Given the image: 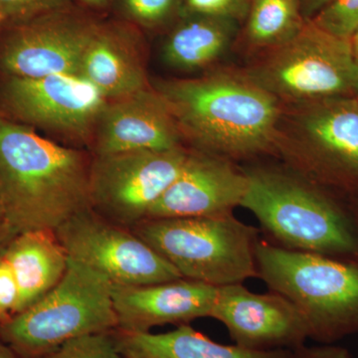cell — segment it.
<instances>
[{
    "mask_svg": "<svg viewBox=\"0 0 358 358\" xmlns=\"http://www.w3.org/2000/svg\"><path fill=\"white\" fill-rule=\"evenodd\" d=\"M182 141L192 150L235 162L275 155L282 103L243 71H212L196 79L160 81Z\"/></svg>",
    "mask_w": 358,
    "mask_h": 358,
    "instance_id": "cell-1",
    "label": "cell"
},
{
    "mask_svg": "<svg viewBox=\"0 0 358 358\" xmlns=\"http://www.w3.org/2000/svg\"><path fill=\"white\" fill-rule=\"evenodd\" d=\"M93 155L0 115V197L16 233L56 231L87 209Z\"/></svg>",
    "mask_w": 358,
    "mask_h": 358,
    "instance_id": "cell-2",
    "label": "cell"
},
{
    "mask_svg": "<svg viewBox=\"0 0 358 358\" xmlns=\"http://www.w3.org/2000/svg\"><path fill=\"white\" fill-rule=\"evenodd\" d=\"M240 207L251 212L267 241L293 251L358 258V223L348 201L293 169L254 164Z\"/></svg>",
    "mask_w": 358,
    "mask_h": 358,
    "instance_id": "cell-3",
    "label": "cell"
},
{
    "mask_svg": "<svg viewBox=\"0 0 358 358\" xmlns=\"http://www.w3.org/2000/svg\"><path fill=\"white\" fill-rule=\"evenodd\" d=\"M258 279L298 308L308 338L320 345L358 334V258L281 248L261 238Z\"/></svg>",
    "mask_w": 358,
    "mask_h": 358,
    "instance_id": "cell-4",
    "label": "cell"
},
{
    "mask_svg": "<svg viewBox=\"0 0 358 358\" xmlns=\"http://www.w3.org/2000/svg\"><path fill=\"white\" fill-rule=\"evenodd\" d=\"M275 155L341 199H358V99L282 105Z\"/></svg>",
    "mask_w": 358,
    "mask_h": 358,
    "instance_id": "cell-5",
    "label": "cell"
},
{
    "mask_svg": "<svg viewBox=\"0 0 358 358\" xmlns=\"http://www.w3.org/2000/svg\"><path fill=\"white\" fill-rule=\"evenodd\" d=\"M131 230L185 279L224 287L258 278L256 247L260 230L233 213L145 219Z\"/></svg>",
    "mask_w": 358,
    "mask_h": 358,
    "instance_id": "cell-6",
    "label": "cell"
},
{
    "mask_svg": "<svg viewBox=\"0 0 358 358\" xmlns=\"http://www.w3.org/2000/svg\"><path fill=\"white\" fill-rule=\"evenodd\" d=\"M117 327L113 284L69 258L64 277L41 300L0 324V338L20 358H40L71 339Z\"/></svg>",
    "mask_w": 358,
    "mask_h": 358,
    "instance_id": "cell-7",
    "label": "cell"
},
{
    "mask_svg": "<svg viewBox=\"0 0 358 358\" xmlns=\"http://www.w3.org/2000/svg\"><path fill=\"white\" fill-rule=\"evenodd\" d=\"M255 57L244 74L282 105L357 98L358 63L350 40L312 20L287 43Z\"/></svg>",
    "mask_w": 358,
    "mask_h": 358,
    "instance_id": "cell-8",
    "label": "cell"
},
{
    "mask_svg": "<svg viewBox=\"0 0 358 358\" xmlns=\"http://www.w3.org/2000/svg\"><path fill=\"white\" fill-rule=\"evenodd\" d=\"M108 102L81 75L8 77L0 88V115L55 134L65 145L82 150L93 147Z\"/></svg>",
    "mask_w": 358,
    "mask_h": 358,
    "instance_id": "cell-9",
    "label": "cell"
},
{
    "mask_svg": "<svg viewBox=\"0 0 358 358\" xmlns=\"http://www.w3.org/2000/svg\"><path fill=\"white\" fill-rule=\"evenodd\" d=\"M188 150H138L93 155L90 171L91 209L110 222L131 229L147 219L173 185Z\"/></svg>",
    "mask_w": 358,
    "mask_h": 358,
    "instance_id": "cell-10",
    "label": "cell"
},
{
    "mask_svg": "<svg viewBox=\"0 0 358 358\" xmlns=\"http://www.w3.org/2000/svg\"><path fill=\"white\" fill-rule=\"evenodd\" d=\"M72 260L117 286H145L180 279V274L129 228L87 209L55 231Z\"/></svg>",
    "mask_w": 358,
    "mask_h": 358,
    "instance_id": "cell-11",
    "label": "cell"
},
{
    "mask_svg": "<svg viewBox=\"0 0 358 358\" xmlns=\"http://www.w3.org/2000/svg\"><path fill=\"white\" fill-rule=\"evenodd\" d=\"M98 23L70 6L15 23L0 48L8 77L80 75Z\"/></svg>",
    "mask_w": 358,
    "mask_h": 358,
    "instance_id": "cell-12",
    "label": "cell"
},
{
    "mask_svg": "<svg viewBox=\"0 0 358 358\" xmlns=\"http://www.w3.org/2000/svg\"><path fill=\"white\" fill-rule=\"evenodd\" d=\"M210 317L248 350H296L308 339L305 320L291 301L272 291L253 293L243 284L219 287Z\"/></svg>",
    "mask_w": 358,
    "mask_h": 358,
    "instance_id": "cell-13",
    "label": "cell"
},
{
    "mask_svg": "<svg viewBox=\"0 0 358 358\" xmlns=\"http://www.w3.org/2000/svg\"><path fill=\"white\" fill-rule=\"evenodd\" d=\"M248 179L242 167L218 155L188 150L178 178L147 219L216 217L241 205Z\"/></svg>",
    "mask_w": 358,
    "mask_h": 358,
    "instance_id": "cell-14",
    "label": "cell"
},
{
    "mask_svg": "<svg viewBox=\"0 0 358 358\" xmlns=\"http://www.w3.org/2000/svg\"><path fill=\"white\" fill-rule=\"evenodd\" d=\"M219 287L180 279L145 286L113 285L117 331L148 333L164 324H188L210 317Z\"/></svg>",
    "mask_w": 358,
    "mask_h": 358,
    "instance_id": "cell-15",
    "label": "cell"
},
{
    "mask_svg": "<svg viewBox=\"0 0 358 358\" xmlns=\"http://www.w3.org/2000/svg\"><path fill=\"white\" fill-rule=\"evenodd\" d=\"M181 143L180 131L169 106L150 87L108 102L96 126L93 152H162L182 147Z\"/></svg>",
    "mask_w": 358,
    "mask_h": 358,
    "instance_id": "cell-16",
    "label": "cell"
},
{
    "mask_svg": "<svg viewBox=\"0 0 358 358\" xmlns=\"http://www.w3.org/2000/svg\"><path fill=\"white\" fill-rule=\"evenodd\" d=\"M80 75L108 101L150 88L140 52L131 35L117 26L99 24L85 52Z\"/></svg>",
    "mask_w": 358,
    "mask_h": 358,
    "instance_id": "cell-17",
    "label": "cell"
},
{
    "mask_svg": "<svg viewBox=\"0 0 358 358\" xmlns=\"http://www.w3.org/2000/svg\"><path fill=\"white\" fill-rule=\"evenodd\" d=\"M3 254L20 292L18 313L55 288L69 264L67 252L52 230L20 233L7 244Z\"/></svg>",
    "mask_w": 358,
    "mask_h": 358,
    "instance_id": "cell-18",
    "label": "cell"
},
{
    "mask_svg": "<svg viewBox=\"0 0 358 358\" xmlns=\"http://www.w3.org/2000/svg\"><path fill=\"white\" fill-rule=\"evenodd\" d=\"M124 358H293L294 350H252L212 341L189 324L164 334L113 331Z\"/></svg>",
    "mask_w": 358,
    "mask_h": 358,
    "instance_id": "cell-19",
    "label": "cell"
},
{
    "mask_svg": "<svg viewBox=\"0 0 358 358\" xmlns=\"http://www.w3.org/2000/svg\"><path fill=\"white\" fill-rule=\"evenodd\" d=\"M239 22L206 16H185L164 46L167 65L199 70L215 63L228 51L239 31Z\"/></svg>",
    "mask_w": 358,
    "mask_h": 358,
    "instance_id": "cell-20",
    "label": "cell"
},
{
    "mask_svg": "<svg viewBox=\"0 0 358 358\" xmlns=\"http://www.w3.org/2000/svg\"><path fill=\"white\" fill-rule=\"evenodd\" d=\"M307 21L299 0H252L243 22L244 43L259 55L293 39Z\"/></svg>",
    "mask_w": 358,
    "mask_h": 358,
    "instance_id": "cell-21",
    "label": "cell"
},
{
    "mask_svg": "<svg viewBox=\"0 0 358 358\" xmlns=\"http://www.w3.org/2000/svg\"><path fill=\"white\" fill-rule=\"evenodd\" d=\"M40 358H124L115 345L113 331L71 339Z\"/></svg>",
    "mask_w": 358,
    "mask_h": 358,
    "instance_id": "cell-22",
    "label": "cell"
},
{
    "mask_svg": "<svg viewBox=\"0 0 358 358\" xmlns=\"http://www.w3.org/2000/svg\"><path fill=\"white\" fill-rule=\"evenodd\" d=\"M312 21L324 31L350 40L358 30V0H331Z\"/></svg>",
    "mask_w": 358,
    "mask_h": 358,
    "instance_id": "cell-23",
    "label": "cell"
},
{
    "mask_svg": "<svg viewBox=\"0 0 358 358\" xmlns=\"http://www.w3.org/2000/svg\"><path fill=\"white\" fill-rule=\"evenodd\" d=\"M252 0H179L185 16H206L243 23Z\"/></svg>",
    "mask_w": 358,
    "mask_h": 358,
    "instance_id": "cell-24",
    "label": "cell"
},
{
    "mask_svg": "<svg viewBox=\"0 0 358 358\" xmlns=\"http://www.w3.org/2000/svg\"><path fill=\"white\" fill-rule=\"evenodd\" d=\"M71 0H0V14L14 23L70 6Z\"/></svg>",
    "mask_w": 358,
    "mask_h": 358,
    "instance_id": "cell-25",
    "label": "cell"
},
{
    "mask_svg": "<svg viewBox=\"0 0 358 358\" xmlns=\"http://www.w3.org/2000/svg\"><path fill=\"white\" fill-rule=\"evenodd\" d=\"M127 11L141 24L157 25L171 17L179 0H124Z\"/></svg>",
    "mask_w": 358,
    "mask_h": 358,
    "instance_id": "cell-26",
    "label": "cell"
},
{
    "mask_svg": "<svg viewBox=\"0 0 358 358\" xmlns=\"http://www.w3.org/2000/svg\"><path fill=\"white\" fill-rule=\"evenodd\" d=\"M3 251L0 253V324L17 315L20 303L17 284Z\"/></svg>",
    "mask_w": 358,
    "mask_h": 358,
    "instance_id": "cell-27",
    "label": "cell"
},
{
    "mask_svg": "<svg viewBox=\"0 0 358 358\" xmlns=\"http://www.w3.org/2000/svg\"><path fill=\"white\" fill-rule=\"evenodd\" d=\"M293 358H352L348 350L336 345L301 346L294 350Z\"/></svg>",
    "mask_w": 358,
    "mask_h": 358,
    "instance_id": "cell-28",
    "label": "cell"
},
{
    "mask_svg": "<svg viewBox=\"0 0 358 358\" xmlns=\"http://www.w3.org/2000/svg\"><path fill=\"white\" fill-rule=\"evenodd\" d=\"M331 0H299L301 13L306 20H312Z\"/></svg>",
    "mask_w": 358,
    "mask_h": 358,
    "instance_id": "cell-29",
    "label": "cell"
},
{
    "mask_svg": "<svg viewBox=\"0 0 358 358\" xmlns=\"http://www.w3.org/2000/svg\"><path fill=\"white\" fill-rule=\"evenodd\" d=\"M15 232L7 224L0 227V253L6 249L7 244L15 236Z\"/></svg>",
    "mask_w": 358,
    "mask_h": 358,
    "instance_id": "cell-30",
    "label": "cell"
},
{
    "mask_svg": "<svg viewBox=\"0 0 358 358\" xmlns=\"http://www.w3.org/2000/svg\"><path fill=\"white\" fill-rule=\"evenodd\" d=\"M0 358H20L0 338Z\"/></svg>",
    "mask_w": 358,
    "mask_h": 358,
    "instance_id": "cell-31",
    "label": "cell"
},
{
    "mask_svg": "<svg viewBox=\"0 0 358 358\" xmlns=\"http://www.w3.org/2000/svg\"><path fill=\"white\" fill-rule=\"evenodd\" d=\"M350 41V45H352L353 56H355V60L358 63V30L352 35Z\"/></svg>",
    "mask_w": 358,
    "mask_h": 358,
    "instance_id": "cell-32",
    "label": "cell"
},
{
    "mask_svg": "<svg viewBox=\"0 0 358 358\" xmlns=\"http://www.w3.org/2000/svg\"><path fill=\"white\" fill-rule=\"evenodd\" d=\"M348 203L350 205V208L353 212L355 219L358 223V199L348 200Z\"/></svg>",
    "mask_w": 358,
    "mask_h": 358,
    "instance_id": "cell-33",
    "label": "cell"
},
{
    "mask_svg": "<svg viewBox=\"0 0 358 358\" xmlns=\"http://www.w3.org/2000/svg\"><path fill=\"white\" fill-rule=\"evenodd\" d=\"M87 4H91V6H103L108 0H81Z\"/></svg>",
    "mask_w": 358,
    "mask_h": 358,
    "instance_id": "cell-34",
    "label": "cell"
},
{
    "mask_svg": "<svg viewBox=\"0 0 358 358\" xmlns=\"http://www.w3.org/2000/svg\"><path fill=\"white\" fill-rule=\"evenodd\" d=\"M6 222V216H4L3 207H2L1 197H0V227L3 226Z\"/></svg>",
    "mask_w": 358,
    "mask_h": 358,
    "instance_id": "cell-35",
    "label": "cell"
},
{
    "mask_svg": "<svg viewBox=\"0 0 358 358\" xmlns=\"http://www.w3.org/2000/svg\"><path fill=\"white\" fill-rule=\"evenodd\" d=\"M2 21H4V18L2 17L1 14H0V24H1Z\"/></svg>",
    "mask_w": 358,
    "mask_h": 358,
    "instance_id": "cell-36",
    "label": "cell"
},
{
    "mask_svg": "<svg viewBox=\"0 0 358 358\" xmlns=\"http://www.w3.org/2000/svg\"><path fill=\"white\" fill-rule=\"evenodd\" d=\"M357 99H358V96H357Z\"/></svg>",
    "mask_w": 358,
    "mask_h": 358,
    "instance_id": "cell-37",
    "label": "cell"
}]
</instances>
